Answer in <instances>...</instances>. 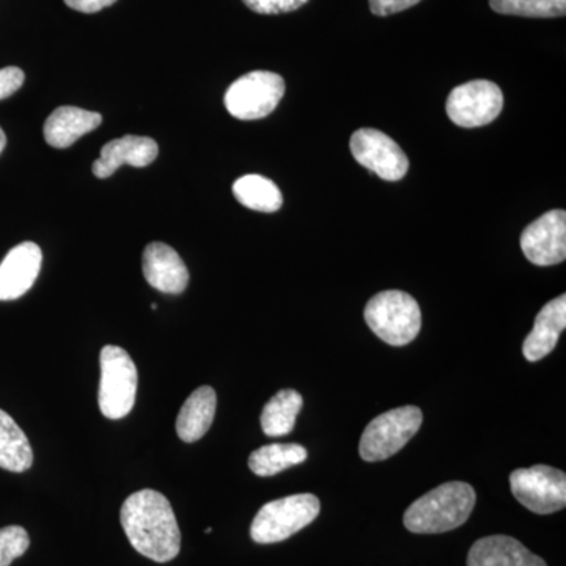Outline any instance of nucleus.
I'll return each instance as SVG.
<instances>
[{
    "label": "nucleus",
    "mask_w": 566,
    "mask_h": 566,
    "mask_svg": "<svg viewBox=\"0 0 566 566\" xmlns=\"http://www.w3.org/2000/svg\"><path fill=\"white\" fill-rule=\"evenodd\" d=\"M123 531L142 556L166 564L180 554L181 532L172 505L155 490L129 495L122 506Z\"/></svg>",
    "instance_id": "obj_1"
},
{
    "label": "nucleus",
    "mask_w": 566,
    "mask_h": 566,
    "mask_svg": "<svg viewBox=\"0 0 566 566\" xmlns=\"http://www.w3.org/2000/svg\"><path fill=\"white\" fill-rule=\"evenodd\" d=\"M474 488L449 482L417 499L406 510L403 523L412 534H444L463 526L475 506Z\"/></svg>",
    "instance_id": "obj_2"
},
{
    "label": "nucleus",
    "mask_w": 566,
    "mask_h": 566,
    "mask_svg": "<svg viewBox=\"0 0 566 566\" xmlns=\"http://www.w3.org/2000/svg\"><path fill=\"white\" fill-rule=\"evenodd\" d=\"M371 333L392 346L411 344L422 327V312L411 294L389 290L368 301L364 312Z\"/></svg>",
    "instance_id": "obj_3"
},
{
    "label": "nucleus",
    "mask_w": 566,
    "mask_h": 566,
    "mask_svg": "<svg viewBox=\"0 0 566 566\" xmlns=\"http://www.w3.org/2000/svg\"><path fill=\"white\" fill-rule=\"evenodd\" d=\"M322 504L314 494H294L268 502L253 517L251 536L259 545H273L289 539L314 523Z\"/></svg>",
    "instance_id": "obj_4"
},
{
    "label": "nucleus",
    "mask_w": 566,
    "mask_h": 566,
    "mask_svg": "<svg viewBox=\"0 0 566 566\" xmlns=\"http://www.w3.org/2000/svg\"><path fill=\"white\" fill-rule=\"evenodd\" d=\"M99 365H102L99 409L107 419H123L133 411L136 403L137 381H139L136 364L120 346L107 345L102 349Z\"/></svg>",
    "instance_id": "obj_5"
},
{
    "label": "nucleus",
    "mask_w": 566,
    "mask_h": 566,
    "mask_svg": "<svg viewBox=\"0 0 566 566\" xmlns=\"http://www.w3.org/2000/svg\"><path fill=\"white\" fill-rule=\"evenodd\" d=\"M422 422V409L417 406H401L376 417L360 438V457L370 463L394 457L415 438Z\"/></svg>",
    "instance_id": "obj_6"
},
{
    "label": "nucleus",
    "mask_w": 566,
    "mask_h": 566,
    "mask_svg": "<svg viewBox=\"0 0 566 566\" xmlns=\"http://www.w3.org/2000/svg\"><path fill=\"white\" fill-rule=\"evenodd\" d=\"M285 95V81L271 71H252L226 93L227 111L238 120H260L274 112Z\"/></svg>",
    "instance_id": "obj_7"
},
{
    "label": "nucleus",
    "mask_w": 566,
    "mask_h": 566,
    "mask_svg": "<svg viewBox=\"0 0 566 566\" xmlns=\"http://www.w3.org/2000/svg\"><path fill=\"white\" fill-rule=\"evenodd\" d=\"M510 486L520 504L536 515L560 512L566 505V475L546 464L516 469L510 475Z\"/></svg>",
    "instance_id": "obj_8"
},
{
    "label": "nucleus",
    "mask_w": 566,
    "mask_h": 566,
    "mask_svg": "<svg viewBox=\"0 0 566 566\" xmlns=\"http://www.w3.org/2000/svg\"><path fill=\"white\" fill-rule=\"evenodd\" d=\"M504 95L491 81H471L458 85L447 98L446 109L450 120L461 128L490 125L501 115Z\"/></svg>",
    "instance_id": "obj_9"
},
{
    "label": "nucleus",
    "mask_w": 566,
    "mask_h": 566,
    "mask_svg": "<svg viewBox=\"0 0 566 566\" xmlns=\"http://www.w3.org/2000/svg\"><path fill=\"white\" fill-rule=\"evenodd\" d=\"M349 148L360 166L367 167L382 180L398 181L408 174V156L392 137L378 129L363 128L354 133Z\"/></svg>",
    "instance_id": "obj_10"
},
{
    "label": "nucleus",
    "mask_w": 566,
    "mask_h": 566,
    "mask_svg": "<svg viewBox=\"0 0 566 566\" xmlns=\"http://www.w3.org/2000/svg\"><path fill=\"white\" fill-rule=\"evenodd\" d=\"M521 249L536 266H554L566 259V212L547 211L521 234Z\"/></svg>",
    "instance_id": "obj_11"
},
{
    "label": "nucleus",
    "mask_w": 566,
    "mask_h": 566,
    "mask_svg": "<svg viewBox=\"0 0 566 566\" xmlns=\"http://www.w3.org/2000/svg\"><path fill=\"white\" fill-rule=\"evenodd\" d=\"M43 253L35 243H21L0 263V301L24 296L39 277Z\"/></svg>",
    "instance_id": "obj_12"
},
{
    "label": "nucleus",
    "mask_w": 566,
    "mask_h": 566,
    "mask_svg": "<svg viewBox=\"0 0 566 566\" xmlns=\"http://www.w3.org/2000/svg\"><path fill=\"white\" fill-rule=\"evenodd\" d=\"M142 270L153 289L167 294H181L189 283V271L174 248L151 243L142 256Z\"/></svg>",
    "instance_id": "obj_13"
},
{
    "label": "nucleus",
    "mask_w": 566,
    "mask_h": 566,
    "mask_svg": "<svg viewBox=\"0 0 566 566\" xmlns=\"http://www.w3.org/2000/svg\"><path fill=\"white\" fill-rule=\"evenodd\" d=\"M158 144L151 137L123 136L102 148V156L93 164V174L109 178L122 166L147 167L158 158Z\"/></svg>",
    "instance_id": "obj_14"
},
{
    "label": "nucleus",
    "mask_w": 566,
    "mask_h": 566,
    "mask_svg": "<svg viewBox=\"0 0 566 566\" xmlns=\"http://www.w3.org/2000/svg\"><path fill=\"white\" fill-rule=\"evenodd\" d=\"M468 566H547L523 543L506 535L480 538L469 551Z\"/></svg>",
    "instance_id": "obj_15"
},
{
    "label": "nucleus",
    "mask_w": 566,
    "mask_h": 566,
    "mask_svg": "<svg viewBox=\"0 0 566 566\" xmlns=\"http://www.w3.org/2000/svg\"><path fill=\"white\" fill-rule=\"evenodd\" d=\"M566 327V296L556 297L547 303L536 315L534 329L523 345L524 357L528 363H538L556 348L560 334Z\"/></svg>",
    "instance_id": "obj_16"
},
{
    "label": "nucleus",
    "mask_w": 566,
    "mask_h": 566,
    "mask_svg": "<svg viewBox=\"0 0 566 566\" xmlns=\"http://www.w3.org/2000/svg\"><path fill=\"white\" fill-rule=\"evenodd\" d=\"M103 117L96 112L63 106L52 112L44 123V139L54 148H69L74 142L102 125Z\"/></svg>",
    "instance_id": "obj_17"
},
{
    "label": "nucleus",
    "mask_w": 566,
    "mask_h": 566,
    "mask_svg": "<svg viewBox=\"0 0 566 566\" xmlns=\"http://www.w3.org/2000/svg\"><path fill=\"white\" fill-rule=\"evenodd\" d=\"M218 406V395L210 386H202L189 395L177 419V434L181 441L196 442L210 430Z\"/></svg>",
    "instance_id": "obj_18"
},
{
    "label": "nucleus",
    "mask_w": 566,
    "mask_h": 566,
    "mask_svg": "<svg viewBox=\"0 0 566 566\" xmlns=\"http://www.w3.org/2000/svg\"><path fill=\"white\" fill-rule=\"evenodd\" d=\"M31 442L11 416L0 409V468L10 472H25L32 468Z\"/></svg>",
    "instance_id": "obj_19"
},
{
    "label": "nucleus",
    "mask_w": 566,
    "mask_h": 566,
    "mask_svg": "<svg viewBox=\"0 0 566 566\" xmlns=\"http://www.w3.org/2000/svg\"><path fill=\"white\" fill-rule=\"evenodd\" d=\"M303 405V395L296 390L285 389L275 394L263 408L262 419H260L263 433L271 438L292 433Z\"/></svg>",
    "instance_id": "obj_20"
},
{
    "label": "nucleus",
    "mask_w": 566,
    "mask_h": 566,
    "mask_svg": "<svg viewBox=\"0 0 566 566\" xmlns=\"http://www.w3.org/2000/svg\"><path fill=\"white\" fill-rule=\"evenodd\" d=\"M233 196L243 207L253 211L275 212L281 210L283 203L279 186L262 175H244L234 181Z\"/></svg>",
    "instance_id": "obj_21"
},
{
    "label": "nucleus",
    "mask_w": 566,
    "mask_h": 566,
    "mask_svg": "<svg viewBox=\"0 0 566 566\" xmlns=\"http://www.w3.org/2000/svg\"><path fill=\"white\" fill-rule=\"evenodd\" d=\"M307 450L300 444H270L260 447L249 458V468L259 476H273L285 469L304 463Z\"/></svg>",
    "instance_id": "obj_22"
},
{
    "label": "nucleus",
    "mask_w": 566,
    "mask_h": 566,
    "mask_svg": "<svg viewBox=\"0 0 566 566\" xmlns=\"http://www.w3.org/2000/svg\"><path fill=\"white\" fill-rule=\"evenodd\" d=\"M495 13L524 18H558L566 14V0H490Z\"/></svg>",
    "instance_id": "obj_23"
},
{
    "label": "nucleus",
    "mask_w": 566,
    "mask_h": 566,
    "mask_svg": "<svg viewBox=\"0 0 566 566\" xmlns=\"http://www.w3.org/2000/svg\"><path fill=\"white\" fill-rule=\"evenodd\" d=\"M31 546L28 532L21 526L0 528V566H10Z\"/></svg>",
    "instance_id": "obj_24"
},
{
    "label": "nucleus",
    "mask_w": 566,
    "mask_h": 566,
    "mask_svg": "<svg viewBox=\"0 0 566 566\" xmlns=\"http://www.w3.org/2000/svg\"><path fill=\"white\" fill-rule=\"evenodd\" d=\"M243 2L259 14H281L300 10L308 0H243Z\"/></svg>",
    "instance_id": "obj_25"
},
{
    "label": "nucleus",
    "mask_w": 566,
    "mask_h": 566,
    "mask_svg": "<svg viewBox=\"0 0 566 566\" xmlns=\"http://www.w3.org/2000/svg\"><path fill=\"white\" fill-rule=\"evenodd\" d=\"M22 84H24V71L18 66L0 70V99L9 98L20 91Z\"/></svg>",
    "instance_id": "obj_26"
},
{
    "label": "nucleus",
    "mask_w": 566,
    "mask_h": 566,
    "mask_svg": "<svg viewBox=\"0 0 566 566\" xmlns=\"http://www.w3.org/2000/svg\"><path fill=\"white\" fill-rule=\"evenodd\" d=\"M419 2L422 0H370V10L376 17H389L411 9Z\"/></svg>",
    "instance_id": "obj_27"
},
{
    "label": "nucleus",
    "mask_w": 566,
    "mask_h": 566,
    "mask_svg": "<svg viewBox=\"0 0 566 566\" xmlns=\"http://www.w3.org/2000/svg\"><path fill=\"white\" fill-rule=\"evenodd\" d=\"M70 9L81 11V13H96L114 6L117 0H63Z\"/></svg>",
    "instance_id": "obj_28"
},
{
    "label": "nucleus",
    "mask_w": 566,
    "mask_h": 566,
    "mask_svg": "<svg viewBox=\"0 0 566 566\" xmlns=\"http://www.w3.org/2000/svg\"><path fill=\"white\" fill-rule=\"evenodd\" d=\"M6 145H7L6 133H3V129L0 128V153L3 151V148H6Z\"/></svg>",
    "instance_id": "obj_29"
}]
</instances>
